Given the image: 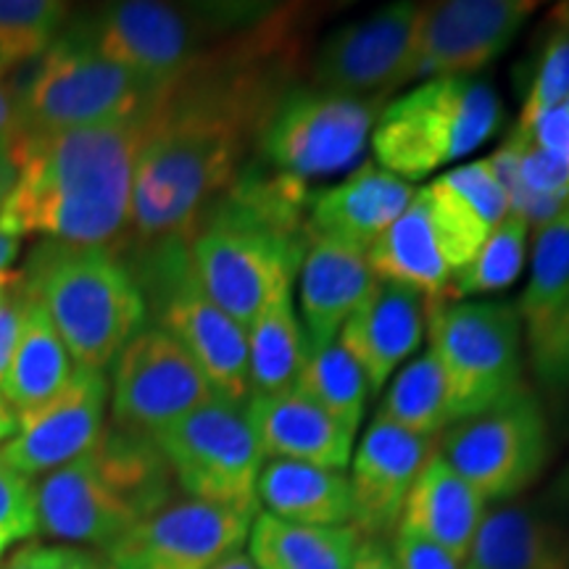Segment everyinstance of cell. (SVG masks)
<instances>
[{
    "label": "cell",
    "mask_w": 569,
    "mask_h": 569,
    "mask_svg": "<svg viewBox=\"0 0 569 569\" xmlns=\"http://www.w3.org/2000/svg\"><path fill=\"white\" fill-rule=\"evenodd\" d=\"M146 124L140 117L27 134L13 153L17 182L0 203V227L17 238L111 248L130 230Z\"/></svg>",
    "instance_id": "1"
},
{
    "label": "cell",
    "mask_w": 569,
    "mask_h": 569,
    "mask_svg": "<svg viewBox=\"0 0 569 569\" xmlns=\"http://www.w3.org/2000/svg\"><path fill=\"white\" fill-rule=\"evenodd\" d=\"M511 211L490 159L469 161L415 190L407 209L367 251L377 280L448 301L453 277Z\"/></svg>",
    "instance_id": "2"
},
{
    "label": "cell",
    "mask_w": 569,
    "mask_h": 569,
    "mask_svg": "<svg viewBox=\"0 0 569 569\" xmlns=\"http://www.w3.org/2000/svg\"><path fill=\"white\" fill-rule=\"evenodd\" d=\"M172 488L174 475L156 438L106 427L88 453L46 475L34 488L38 528L48 538L106 553L167 507Z\"/></svg>",
    "instance_id": "3"
},
{
    "label": "cell",
    "mask_w": 569,
    "mask_h": 569,
    "mask_svg": "<svg viewBox=\"0 0 569 569\" xmlns=\"http://www.w3.org/2000/svg\"><path fill=\"white\" fill-rule=\"evenodd\" d=\"M24 284L48 311L74 367L103 372L146 325L138 277L113 248L46 240L30 256Z\"/></svg>",
    "instance_id": "4"
},
{
    "label": "cell",
    "mask_w": 569,
    "mask_h": 569,
    "mask_svg": "<svg viewBox=\"0 0 569 569\" xmlns=\"http://www.w3.org/2000/svg\"><path fill=\"white\" fill-rule=\"evenodd\" d=\"M501 101L475 77L427 80L386 103L372 130L375 163L401 180H422L465 159L498 130Z\"/></svg>",
    "instance_id": "5"
},
{
    "label": "cell",
    "mask_w": 569,
    "mask_h": 569,
    "mask_svg": "<svg viewBox=\"0 0 569 569\" xmlns=\"http://www.w3.org/2000/svg\"><path fill=\"white\" fill-rule=\"evenodd\" d=\"M167 90L61 34L17 96L27 134H34L148 117Z\"/></svg>",
    "instance_id": "6"
},
{
    "label": "cell",
    "mask_w": 569,
    "mask_h": 569,
    "mask_svg": "<svg viewBox=\"0 0 569 569\" xmlns=\"http://www.w3.org/2000/svg\"><path fill=\"white\" fill-rule=\"evenodd\" d=\"M430 351L443 369L453 422L493 407L522 382V317L503 301L427 303Z\"/></svg>",
    "instance_id": "7"
},
{
    "label": "cell",
    "mask_w": 569,
    "mask_h": 569,
    "mask_svg": "<svg viewBox=\"0 0 569 569\" xmlns=\"http://www.w3.org/2000/svg\"><path fill=\"white\" fill-rule=\"evenodd\" d=\"M138 284L142 293L148 290L146 306L153 303L159 330L172 336L193 356L213 393L246 407L251 398L246 330L224 315L196 282L188 243L146 248V264Z\"/></svg>",
    "instance_id": "8"
},
{
    "label": "cell",
    "mask_w": 569,
    "mask_h": 569,
    "mask_svg": "<svg viewBox=\"0 0 569 569\" xmlns=\"http://www.w3.org/2000/svg\"><path fill=\"white\" fill-rule=\"evenodd\" d=\"M253 13L259 11H243L240 6L206 13L156 0H127L101 6L67 34L106 61L167 90L203 59L201 46L211 32Z\"/></svg>",
    "instance_id": "9"
},
{
    "label": "cell",
    "mask_w": 569,
    "mask_h": 569,
    "mask_svg": "<svg viewBox=\"0 0 569 569\" xmlns=\"http://www.w3.org/2000/svg\"><path fill=\"white\" fill-rule=\"evenodd\" d=\"M174 482L188 498L259 515V475L264 467L246 407L213 396L156 436Z\"/></svg>",
    "instance_id": "10"
},
{
    "label": "cell",
    "mask_w": 569,
    "mask_h": 569,
    "mask_svg": "<svg viewBox=\"0 0 569 569\" xmlns=\"http://www.w3.org/2000/svg\"><path fill=\"white\" fill-rule=\"evenodd\" d=\"M549 451V422L528 386L478 415L457 419L438 436V457L486 501H503L530 488Z\"/></svg>",
    "instance_id": "11"
},
{
    "label": "cell",
    "mask_w": 569,
    "mask_h": 569,
    "mask_svg": "<svg viewBox=\"0 0 569 569\" xmlns=\"http://www.w3.org/2000/svg\"><path fill=\"white\" fill-rule=\"evenodd\" d=\"M382 109V98L293 88L267 119L259 151L277 172L301 182L343 172L365 153Z\"/></svg>",
    "instance_id": "12"
},
{
    "label": "cell",
    "mask_w": 569,
    "mask_h": 569,
    "mask_svg": "<svg viewBox=\"0 0 569 569\" xmlns=\"http://www.w3.org/2000/svg\"><path fill=\"white\" fill-rule=\"evenodd\" d=\"M109 390L113 425L151 438L217 396L193 356L159 327L140 330L113 359Z\"/></svg>",
    "instance_id": "13"
},
{
    "label": "cell",
    "mask_w": 569,
    "mask_h": 569,
    "mask_svg": "<svg viewBox=\"0 0 569 569\" xmlns=\"http://www.w3.org/2000/svg\"><path fill=\"white\" fill-rule=\"evenodd\" d=\"M536 3L528 0H443L419 6L409 82L472 77L496 61Z\"/></svg>",
    "instance_id": "14"
},
{
    "label": "cell",
    "mask_w": 569,
    "mask_h": 569,
    "mask_svg": "<svg viewBox=\"0 0 569 569\" xmlns=\"http://www.w3.org/2000/svg\"><path fill=\"white\" fill-rule=\"evenodd\" d=\"M256 515L219 503L169 501L106 551L111 569H213L248 543Z\"/></svg>",
    "instance_id": "15"
},
{
    "label": "cell",
    "mask_w": 569,
    "mask_h": 569,
    "mask_svg": "<svg viewBox=\"0 0 569 569\" xmlns=\"http://www.w3.org/2000/svg\"><path fill=\"white\" fill-rule=\"evenodd\" d=\"M419 6L393 3L332 32L311 61L309 88L382 98L409 82Z\"/></svg>",
    "instance_id": "16"
},
{
    "label": "cell",
    "mask_w": 569,
    "mask_h": 569,
    "mask_svg": "<svg viewBox=\"0 0 569 569\" xmlns=\"http://www.w3.org/2000/svg\"><path fill=\"white\" fill-rule=\"evenodd\" d=\"M109 393L103 372L74 367L59 393L19 415L17 436L0 448V459L30 480L80 459L103 436Z\"/></svg>",
    "instance_id": "17"
},
{
    "label": "cell",
    "mask_w": 569,
    "mask_h": 569,
    "mask_svg": "<svg viewBox=\"0 0 569 569\" xmlns=\"http://www.w3.org/2000/svg\"><path fill=\"white\" fill-rule=\"evenodd\" d=\"M436 453L438 438L415 436L375 419L351 457L353 528L365 538L393 536L411 488Z\"/></svg>",
    "instance_id": "18"
},
{
    "label": "cell",
    "mask_w": 569,
    "mask_h": 569,
    "mask_svg": "<svg viewBox=\"0 0 569 569\" xmlns=\"http://www.w3.org/2000/svg\"><path fill=\"white\" fill-rule=\"evenodd\" d=\"M427 301L417 290L375 280L340 330L338 343L367 377L369 393H380L393 372L422 346Z\"/></svg>",
    "instance_id": "19"
},
{
    "label": "cell",
    "mask_w": 569,
    "mask_h": 569,
    "mask_svg": "<svg viewBox=\"0 0 569 569\" xmlns=\"http://www.w3.org/2000/svg\"><path fill=\"white\" fill-rule=\"evenodd\" d=\"M415 188L380 163L365 161L340 184L309 196L306 234L369 251L377 238L401 217Z\"/></svg>",
    "instance_id": "20"
},
{
    "label": "cell",
    "mask_w": 569,
    "mask_h": 569,
    "mask_svg": "<svg viewBox=\"0 0 569 569\" xmlns=\"http://www.w3.org/2000/svg\"><path fill=\"white\" fill-rule=\"evenodd\" d=\"M246 415L269 461H298L340 472L351 465L356 432L298 390L251 396Z\"/></svg>",
    "instance_id": "21"
},
{
    "label": "cell",
    "mask_w": 569,
    "mask_h": 569,
    "mask_svg": "<svg viewBox=\"0 0 569 569\" xmlns=\"http://www.w3.org/2000/svg\"><path fill=\"white\" fill-rule=\"evenodd\" d=\"M375 280L367 251L338 240L309 238L301 261V315L309 351L336 343Z\"/></svg>",
    "instance_id": "22"
},
{
    "label": "cell",
    "mask_w": 569,
    "mask_h": 569,
    "mask_svg": "<svg viewBox=\"0 0 569 569\" xmlns=\"http://www.w3.org/2000/svg\"><path fill=\"white\" fill-rule=\"evenodd\" d=\"M486 507V498L436 453L411 488L398 530L430 540L453 559L465 561Z\"/></svg>",
    "instance_id": "23"
},
{
    "label": "cell",
    "mask_w": 569,
    "mask_h": 569,
    "mask_svg": "<svg viewBox=\"0 0 569 569\" xmlns=\"http://www.w3.org/2000/svg\"><path fill=\"white\" fill-rule=\"evenodd\" d=\"M461 569H569V530L528 507L486 511Z\"/></svg>",
    "instance_id": "24"
},
{
    "label": "cell",
    "mask_w": 569,
    "mask_h": 569,
    "mask_svg": "<svg viewBox=\"0 0 569 569\" xmlns=\"http://www.w3.org/2000/svg\"><path fill=\"white\" fill-rule=\"evenodd\" d=\"M259 507L267 515L311 528H343L353 519L351 482L340 469L269 461L259 475Z\"/></svg>",
    "instance_id": "25"
},
{
    "label": "cell",
    "mask_w": 569,
    "mask_h": 569,
    "mask_svg": "<svg viewBox=\"0 0 569 569\" xmlns=\"http://www.w3.org/2000/svg\"><path fill=\"white\" fill-rule=\"evenodd\" d=\"M71 372H74V361L67 346L56 332L48 311L30 293V309H27L19 340L13 346L9 367L0 377V393L17 415H27L59 393L69 382Z\"/></svg>",
    "instance_id": "26"
},
{
    "label": "cell",
    "mask_w": 569,
    "mask_h": 569,
    "mask_svg": "<svg viewBox=\"0 0 569 569\" xmlns=\"http://www.w3.org/2000/svg\"><path fill=\"white\" fill-rule=\"evenodd\" d=\"M361 532L343 528H311L259 511L248 532V559L256 569H353Z\"/></svg>",
    "instance_id": "27"
},
{
    "label": "cell",
    "mask_w": 569,
    "mask_h": 569,
    "mask_svg": "<svg viewBox=\"0 0 569 569\" xmlns=\"http://www.w3.org/2000/svg\"><path fill=\"white\" fill-rule=\"evenodd\" d=\"M248 382L251 396H272L293 390L309 340L293 306V284H282L246 327Z\"/></svg>",
    "instance_id": "28"
},
{
    "label": "cell",
    "mask_w": 569,
    "mask_h": 569,
    "mask_svg": "<svg viewBox=\"0 0 569 569\" xmlns=\"http://www.w3.org/2000/svg\"><path fill=\"white\" fill-rule=\"evenodd\" d=\"M375 419L425 438H438L453 425L451 390L436 356L425 351L390 380Z\"/></svg>",
    "instance_id": "29"
},
{
    "label": "cell",
    "mask_w": 569,
    "mask_h": 569,
    "mask_svg": "<svg viewBox=\"0 0 569 569\" xmlns=\"http://www.w3.org/2000/svg\"><path fill=\"white\" fill-rule=\"evenodd\" d=\"M293 390L317 403L319 409H325L330 417H336L338 422L359 432L369 386L361 367L338 340L325 348H311L301 372H298Z\"/></svg>",
    "instance_id": "30"
},
{
    "label": "cell",
    "mask_w": 569,
    "mask_h": 569,
    "mask_svg": "<svg viewBox=\"0 0 569 569\" xmlns=\"http://www.w3.org/2000/svg\"><path fill=\"white\" fill-rule=\"evenodd\" d=\"M530 224L522 213L511 209L501 224L488 234L486 243L475 253V259L453 277L448 288V301L498 293L517 280L528 256Z\"/></svg>",
    "instance_id": "31"
},
{
    "label": "cell",
    "mask_w": 569,
    "mask_h": 569,
    "mask_svg": "<svg viewBox=\"0 0 569 569\" xmlns=\"http://www.w3.org/2000/svg\"><path fill=\"white\" fill-rule=\"evenodd\" d=\"M569 290V206L559 217L536 230L532 243V269L528 288L519 298L517 311L522 317L528 336L536 332L553 306Z\"/></svg>",
    "instance_id": "32"
},
{
    "label": "cell",
    "mask_w": 569,
    "mask_h": 569,
    "mask_svg": "<svg viewBox=\"0 0 569 569\" xmlns=\"http://www.w3.org/2000/svg\"><path fill=\"white\" fill-rule=\"evenodd\" d=\"M67 11L59 0H0V77L51 51Z\"/></svg>",
    "instance_id": "33"
},
{
    "label": "cell",
    "mask_w": 569,
    "mask_h": 569,
    "mask_svg": "<svg viewBox=\"0 0 569 569\" xmlns=\"http://www.w3.org/2000/svg\"><path fill=\"white\" fill-rule=\"evenodd\" d=\"M569 98V21H559V27L549 34L543 51H540L536 80H532L528 98L517 127H530L540 113Z\"/></svg>",
    "instance_id": "34"
},
{
    "label": "cell",
    "mask_w": 569,
    "mask_h": 569,
    "mask_svg": "<svg viewBox=\"0 0 569 569\" xmlns=\"http://www.w3.org/2000/svg\"><path fill=\"white\" fill-rule=\"evenodd\" d=\"M34 482L0 459V565L13 546L38 532V496Z\"/></svg>",
    "instance_id": "35"
},
{
    "label": "cell",
    "mask_w": 569,
    "mask_h": 569,
    "mask_svg": "<svg viewBox=\"0 0 569 569\" xmlns=\"http://www.w3.org/2000/svg\"><path fill=\"white\" fill-rule=\"evenodd\" d=\"M528 340L538 380L551 390H569V290Z\"/></svg>",
    "instance_id": "36"
},
{
    "label": "cell",
    "mask_w": 569,
    "mask_h": 569,
    "mask_svg": "<svg viewBox=\"0 0 569 569\" xmlns=\"http://www.w3.org/2000/svg\"><path fill=\"white\" fill-rule=\"evenodd\" d=\"M3 569H111L101 551L69 543H21Z\"/></svg>",
    "instance_id": "37"
},
{
    "label": "cell",
    "mask_w": 569,
    "mask_h": 569,
    "mask_svg": "<svg viewBox=\"0 0 569 569\" xmlns=\"http://www.w3.org/2000/svg\"><path fill=\"white\" fill-rule=\"evenodd\" d=\"M390 553H393L398 569H461V561L453 559L451 553L438 549L430 540L401 530L393 532Z\"/></svg>",
    "instance_id": "38"
},
{
    "label": "cell",
    "mask_w": 569,
    "mask_h": 569,
    "mask_svg": "<svg viewBox=\"0 0 569 569\" xmlns=\"http://www.w3.org/2000/svg\"><path fill=\"white\" fill-rule=\"evenodd\" d=\"M530 142L549 151L569 167V98L565 103L553 106L532 122L530 127H517Z\"/></svg>",
    "instance_id": "39"
},
{
    "label": "cell",
    "mask_w": 569,
    "mask_h": 569,
    "mask_svg": "<svg viewBox=\"0 0 569 569\" xmlns=\"http://www.w3.org/2000/svg\"><path fill=\"white\" fill-rule=\"evenodd\" d=\"M27 309H30V290H27V284H21L17 293L0 306V377H3L6 367H9L11 361L13 346H17L19 340Z\"/></svg>",
    "instance_id": "40"
},
{
    "label": "cell",
    "mask_w": 569,
    "mask_h": 569,
    "mask_svg": "<svg viewBox=\"0 0 569 569\" xmlns=\"http://www.w3.org/2000/svg\"><path fill=\"white\" fill-rule=\"evenodd\" d=\"M27 138L24 117H21V106L17 90L6 82V77H0V146L9 148L11 153H17L21 140Z\"/></svg>",
    "instance_id": "41"
},
{
    "label": "cell",
    "mask_w": 569,
    "mask_h": 569,
    "mask_svg": "<svg viewBox=\"0 0 569 569\" xmlns=\"http://www.w3.org/2000/svg\"><path fill=\"white\" fill-rule=\"evenodd\" d=\"M353 569H398L390 546L380 538H361L359 551H356Z\"/></svg>",
    "instance_id": "42"
},
{
    "label": "cell",
    "mask_w": 569,
    "mask_h": 569,
    "mask_svg": "<svg viewBox=\"0 0 569 569\" xmlns=\"http://www.w3.org/2000/svg\"><path fill=\"white\" fill-rule=\"evenodd\" d=\"M13 182H17V161H13V153L9 148L0 146V203L11 193Z\"/></svg>",
    "instance_id": "43"
},
{
    "label": "cell",
    "mask_w": 569,
    "mask_h": 569,
    "mask_svg": "<svg viewBox=\"0 0 569 569\" xmlns=\"http://www.w3.org/2000/svg\"><path fill=\"white\" fill-rule=\"evenodd\" d=\"M19 430V415L9 407L3 393H0V443H9Z\"/></svg>",
    "instance_id": "44"
},
{
    "label": "cell",
    "mask_w": 569,
    "mask_h": 569,
    "mask_svg": "<svg viewBox=\"0 0 569 569\" xmlns=\"http://www.w3.org/2000/svg\"><path fill=\"white\" fill-rule=\"evenodd\" d=\"M21 238H17V234L6 232L3 227H0V272H6V269H11L13 261H17L19 256V243Z\"/></svg>",
    "instance_id": "45"
},
{
    "label": "cell",
    "mask_w": 569,
    "mask_h": 569,
    "mask_svg": "<svg viewBox=\"0 0 569 569\" xmlns=\"http://www.w3.org/2000/svg\"><path fill=\"white\" fill-rule=\"evenodd\" d=\"M21 284H24V269H6V272H0V306L9 301Z\"/></svg>",
    "instance_id": "46"
},
{
    "label": "cell",
    "mask_w": 569,
    "mask_h": 569,
    "mask_svg": "<svg viewBox=\"0 0 569 569\" xmlns=\"http://www.w3.org/2000/svg\"><path fill=\"white\" fill-rule=\"evenodd\" d=\"M213 569H256V567H253V561L248 559V553L238 551V553H232V557H227L222 565H217Z\"/></svg>",
    "instance_id": "47"
},
{
    "label": "cell",
    "mask_w": 569,
    "mask_h": 569,
    "mask_svg": "<svg viewBox=\"0 0 569 569\" xmlns=\"http://www.w3.org/2000/svg\"><path fill=\"white\" fill-rule=\"evenodd\" d=\"M567 490H569V472H567Z\"/></svg>",
    "instance_id": "48"
}]
</instances>
